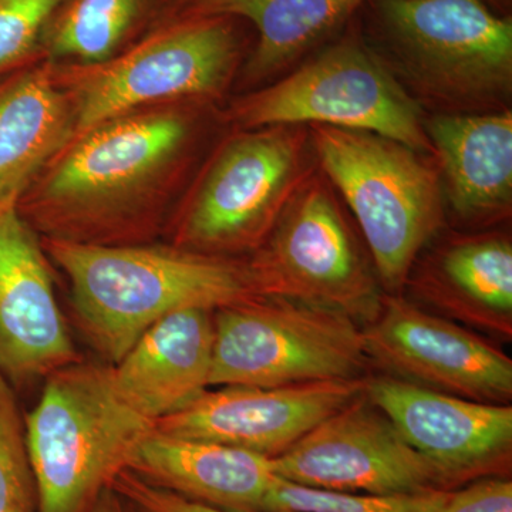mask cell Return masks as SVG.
Listing matches in <instances>:
<instances>
[{
  "label": "cell",
  "mask_w": 512,
  "mask_h": 512,
  "mask_svg": "<svg viewBox=\"0 0 512 512\" xmlns=\"http://www.w3.org/2000/svg\"><path fill=\"white\" fill-rule=\"evenodd\" d=\"M192 136L188 111L154 107L74 138L19 198L42 238L130 245Z\"/></svg>",
  "instance_id": "1"
},
{
  "label": "cell",
  "mask_w": 512,
  "mask_h": 512,
  "mask_svg": "<svg viewBox=\"0 0 512 512\" xmlns=\"http://www.w3.org/2000/svg\"><path fill=\"white\" fill-rule=\"evenodd\" d=\"M70 285L90 345L116 365L154 323L181 309L218 311L259 298L247 262L171 244L99 245L40 238Z\"/></svg>",
  "instance_id": "2"
},
{
  "label": "cell",
  "mask_w": 512,
  "mask_h": 512,
  "mask_svg": "<svg viewBox=\"0 0 512 512\" xmlns=\"http://www.w3.org/2000/svg\"><path fill=\"white\" fill-rule=\"evenodd\" d=\"M383 62L439 114L507 109L512 20L484 0H367Z\"/></svg>",
  "instance_id": "3"
},
{
  "label": "cell",
  "mask_w": 512,
  "mask_h": 512,
  "mask_svg": "<svg viewBox=\"0 0 512 512\" xmlns=\"http://www.w3.org/2000/svg\"><path fill=\"white\" fill-rule=\"evenodd\" d=\"M154 427L124 402L110 365L79 360L47 376L25 417L37 512H89Z\"/></svg>",
  "instance_id": "4"
},
{
  "label": "cell",
  "mask_w": 512,
  "mask_h": 512,
  "mask_svg": "<svg viewBox=\"0 0 512 512\" xmlns=\"http://www.w3.org/2000/svg\"><path fill=\"white\" fill-rule=\"evenodd\" d=\"M308 130L323 177L355 215L383 291L402 292L414 262L446 220L436 163L366 131Z\"/></svg>",
  "instance_id": "5"
},
{
  "label": "cell",
  "mask_w": 512,
  "mask_h": 512,
  "mask_svg": "<svg viewBox=\"0 0 512 512\" xmlns=\"http://www.w3.org/2000/svg\"><path fill=\"white\" fill-rule=\"evenodd\" d=\"M239 60L235 19L173 16L106 62L50 63L72 104L74 140L136 111L218 99L232 82Z\"/></svg>",
  "instance_id": "6"
},
{
  "label": "cell",
  "mask_w": 512,
  "mask_h": 512,
  "mask_svg": "<svg viewBox=\"0 0 512 512\" xmlns=\"http://www.w3.org/2000/svg\"><path fill=\"white\" fill-rule=\"evenodd\" d=\"M305 126L239 130L205 165L175 221L173 245L198 254H254L313 173Z\"/></svg>",
  "instance_id": "7"
},
{
  "label": "cell",
  "mask_w": 512,
  "mask_h": 512,
  "mask_svg": "<svg viewBox=\"0 0 512 512\" xmlns=\"http://www.w3.org/2000/svg\"><path fill=\"white\" fill-rule=\"evenodd\" d=\"M224 117L239 130L328 126L366 131L433 156L423 107L359 35L343 37L284 79L238 97Z\"/></svg>",
  "instance_id": "8"
},
{
  "label": "cell",
  "mask_w": 512,
  "mask_h": 512,
  "mask_svg": "<svg viewBox=\"0 0 512 512\" xmlns=\"http://www.w3.org/2000/svg\"><path fill=\"white\" fill-rule=\"evenodd\" d=\"M259 298H281L343 313L360 326L384 292L329 181L313 171L278 224L247 261Z\"/></svg>",
  "instance_id": "9"
},
{
  "label": "cell",
  "mask_w": 512,
  "mask_h": 512,
  "mask_svg": "<svg viewBox=\"0 0 512 512\" xmlns=\"http://www.w3.org/2000/svg\"><path fill=\"white\" fill-rule=\"evenodd\" d=\"M369 365L362 326L343 313L281 298L214 312L211 387L362 379Z\"/></svg>",
  "instance_id": "10"
},
{
  "label": "cell",
  "mask_w": 512,
  "mask_h": 512,
  "mask_svg": "<svg viewBox=\"0 0 512 512\" xmlns=\"http://www.w3.org/2000/svg\"><path fill=\"white\" fill-rule=\"evenodd\" d=\"M362 338L367 359L384 375L473 402L511 403V357L481 333L402 293H384Z\"/></svg>",
  "instance_id": "11"
},
{
  "label": "cell",
  "mask_w": 512,
  "mask_h": 512,
  "mask_svg": "<svg viewBox=\"0 0 512 512\" xmlns=\"http://www.w3.org/2000/svg\"><path fill=\"white\" fill-rule=\"evenodd\" d=\"M276 476L305 487L363 494L446 490L365 392L272 458Z\"/></svg>",
  "instance_id": "12"
},
{
  "label": "cell",
  "mask_w": 512,
  "mask_h": 512,
  "mask_svg": "<svg viewBox=\"0 0 512 512\" xmlns=\"http://www.w3.org/2000/svg\"><path fill=\"white\" fill-rule=\"evenodd\" d=\"M365 394L429 461L446 490L510 470L511 404L473 402L389 375L367 376Z\"/></svg>",
  "instance_id": "13"
},
{
  "label": "cell",
  "mask_w": 512,
  "mask_h": 512,
  "mask_svg": "<svg viewBox=\"0 0 512 512\" xmlns=\"http://www.w3.org/2000/svg\"><path fill=\"white\" fill-rule=\"evenodd\" d=\"M366 377L208 389L190 406L157 421L156 429L181 439L210 441L274 458L365 392Z\"/></svg>",
  "instance_id": "14"
},
{
  "label": "cell",
  "mask_w": 512,
  "mask_h": 512,
  "mask_svg": "<svg viewBox=\"0 0 512 512\" xmlns=\"http://www.w3.org/2000/svg\"><path fill=\"white\" fill-rule=\"evenodd\" d=\"M79 360L42 239L18 201L0 202V375L25 383Z\"/></svg>",
  "instance_id": "15"
},
{
  "label": "cell",
  "mask_w": 512,
  "mask_h": 512,
  "mask_svg": "<svg viewBox=\"0 0 512 512\" xmlns=\"http://www.w3.org/2000/svg\"><path fill=\"white\" fill-rule=\"evenodd\" d=\"M413 302L485 338L512 339V242L498 231L431 239L406 286Z\"/></svg>",
  "instance_id": "16"
},
{
  "label": "cell",
  "mask_w": 512,
  "mask_h": 512,
  "mask_svg": "<svg viewBox=\"0 0 512 512\" xmlns=\"http://www.w3.org/2000/svg\"><path fill=\"white\" fill-rule=\"evenodd\" d=\"M446 207L464 227L485 229L512 214V113L433 114L424 121Z\"/></svg>",
  "instance_id": "17"
},
{
  "label": "cell",
  "mask_w": 512,
  "mask_h": 512,
  "mask_svg": "<svg viewBox=\"0 0 512 512\" xmlns=\"http://www.w3.org/2000/svg\"><path fill=\"white\" fill-rule=\"evenodd\" d=\"M214 312L190 308L154 323L111 366L114 387L146 419L173 416L211 389Z\"/></svg>",
  "instance_id": "18"
},
{
  "label": "cell",
  "mask_w": 512,
  "mask_h": 512,
  "mask_svg": "<svg viewBox=\"0 0 512 512\" xmlns=\"http://www.w3.org/2000/svg\"><path fill=\"white\" fill-rule=\"evenodd\" d=\"M127 470L188 500L229 511L261 510L278 478L264 454L181 439L156 427L138 444Z\"/></svg>",
  "instance_id": "19"
},
{
  "label": "cell",
  "mask_w": 512,
  "mask_h": 512,
  "mask_svg": "<svg viewBox=\"0 0 512 512\" xmlns=\"http://www.w3.org/2000/svg\"><path fill=\"white\" fill-rule=\"evenodd\" d=\"M73 137L72 104L52 63L0 77V202L19 201Z\"/></svg>",
  "instance_id": "20"
},
{
  "label": "cell",
  "mask_w": 512,
  "mask_h": 512,
  "mask_svg": "<svg viewBox=\"0 0 512 512\" xmlns=\"http://www.w3.org/2000/svg\"><path fill=\"white\" fill-rule=\"evenodd\" d=\"M367 0H165V19L173 16H225L255 26L258 40L245 76L261 83L284 73L332 35Z\"/></svg>",
  "instance_id": "21"
},
{
  "label": "cell",
  "mask_w": 512,
  "mask_h": 512,
  "mask_svg": "<svg viewBox=\"0 0 512 512\" xmlns=\"http://www.w3.org/2000/svg\"><path fill=\"white\" fill-rule=\"evenodd\" d=\"M156 0H70L45 37V60L97 64L119 55Z\"/></svg>",
  "instance_id": "22"
},
{
  "label": "cell",
  "mask_w": 512,
  "mask_h": 512,
  "mask_svg": "<svg viewBox=\"0 0 512 512\" xmlns=\"http://www.w3.org/2000/svg\"><path fill=\"white\" fill-rule=\"evenodd\" d=\"M450 490L403 494L343 493L276 478L261 510L266 512H439Z\"/></svg>",
  "instance_id": "23"
},
{
  "label": "cell",
  "mask_w": 512,
  "mask_h": 512,
  "mask_svg": "<svg viewBox=\"0 0 512 512\" xmlns=\"http://www.w3.org/2000/svg\"><path fill=\"white\" fill-rule=\"evenodd\" d=\"M0 512H37L35 477L13 384L0 375Z\"/></svg>",
  "instance_id": "24"
},
{
  "label": "cell",
  "mask_w": 512,
  "mask_h": 512,
  "mask_svg": "<svg viewBox=\"0 0 512 512\" xmlns=\"http://www.w3.org/2000/svg\"><path fill=\"white\" fill-rule=\"evenodd\" d=\"M70 0H0V77L45 60V37Z\"/></svg>",
  "instance_id": "25"
},
{
  "label": "cell",
  "mask_w": 512,
  "mask_h": 512,
  "mask_svg": "<svg viewBox=\"0 0 512 512\" xmlns=\"http://www.w3.org/2000/svg\"><path fill=\"white\" fill-rule=\"evenodd\" d=\"M113 488L130 512H266L229 511L197 503V501L188 500V498L171 493L157 485L147 483L128 470L121 471L114 480Z\"/></svg>",
  "instance_id": "26"
},
{
  "label": "cell",
  "mask_w": 512,
  "mask_h": 512,
  "mask_svg": "<svg viewBox=\"0 0 512 512\" xmlns=\"http://www.w3.org/2000/svg\"><path fill=\"white\" fill-rule=\"evenodd\" d=\"M439 512H512V481L507 476L478 478L450 491Z\"/></svg>",
  "instance_id": "27"
},
{
  "label": "cell",
  "mask_w": 512,
  "mask_h": 512,
  "mask_svg": "<svg viewBox=\"0 0 512 512\" xmlns=\"http://www.w3.org/2000/svg\"><path fill=\"white\" fill-rule=\"evenodd\" d=\"M89 512H130L113 485L97 498Z\"/></svg>",
  "instance_id": "28"
},
{
  "label": "cell",
  "mask_w": 512,
  "mask_h": 512,
  "mask_svg": "<svg viewBox=\"0 0 512 512\" xmlns=\"http://www.w3.org/2000/svg\"><path fill=\"white\" fill-rule=\"evenodd\" d=\"M484 2L491 8H507L510 6L511 0H484Z\"/></svg>",
  "instance_id": "29"
}]
</instances>
